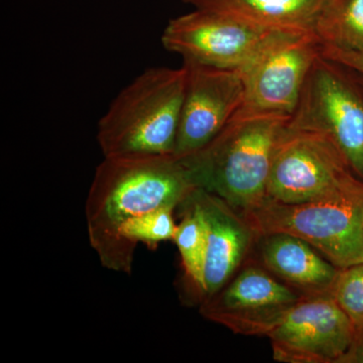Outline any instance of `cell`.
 Returning <instances> with one entry per match:
<instances>
[{
	"instance_id": "obj_15",
	"label": "cell",
	"mask_w": 363,
	"mask_h": 363,
	"mask_svg": "<svg viewBox=\"0 0 363 363\" xmlns=\"http://www.w3.org/2000/svg\"><path fill=\"white\" fill-rule=\"evenodd\" d=\"M314 33L322 45L363 52V0H325Z\"/></svg>"
},
{
	"instance_id": "obj_16",
	"label": "cell",
	"mask_w": 363,
	"mask_h": 363,
	"mask_svg": "<svg viewBox=\"0 0 363 363\" xmlns=\"http://www.w3.org/2000/svg\"><path fill=\"white\" fill-rule=\"evenodd\" d=\"M192 193L181 204L184 206L183 218L177 227L173 241L180 252L186 276L203 296L207 250L206 224L201 208L193 198Z\"/></svg>"
},
{
	"instance_id": "obj_5",
	"label": "cell",
	"mask_w": 363,
	"mask_h": 363,
	"mask_svg": "<svg viewBox=\"0 0 363 363\" xmlns=\"http://www.w3.org/2000/svg\"><path fill=\"white\" fill-rule=\"evenodd\" d=\"M362 190L363 180L331 140L286 123L272 157L267 198L300 204Z\"/></svg>"
},
{
	"instance_id": "obj_18",
	"label": "cell",
	"mask_w": 363,
	"mask_h": 363,
	"mask_svg": "<svg viewBox=\"0 0 363 363\" xmlns=\"http://www.w3.org/2000/svg\"><path fill=\"white\" fill-rule=\"evenodd\" d=\"M330 295L350 318L357 345L363 346V262L340 269Z\"/></svg>"
},
{
	"instance_id": "obj_1",
	"label": "cell",
	"mask_w": 363,
	"mask_h": 363,
	"mask_svg": "<svg viewBox=\"0 0 363 363\" xmlns=\"http://www.w3.org/2000/svg\"><path fill=\"white\" fill-rule=\"evenodd\" d=\"M195 189L185 162L175 155L104 157L85 204L88 238L102 266L130 274L133 262L121 245V226L157 208L176 209Z\"/></svg>"
},
{
	"instance_id": "obj_6",
	"label": "cell",
	"mask_w": 363,
	"mask_h": 363,
	"mask_svg": "<svg viewBox=\"0 0 363 363\" xmlns=\"http://www.w3.org/2000/svg\"><path fill=\"white\" fill-rule=\"evenodd\" d=\"M288 126L328 138L363 180V98L337 64L317 60Z\"/></svg>"
},
{
	"instance_id": "obj_14",
	"label": "cell",
	"mask_w": 363,
	"mask_h": 363,
	"mask_svg": "<svg viewBox=\"0 0 363 363\" xmlns=\"http://www.w3.org/2000/svg\"><path fill=\"white\" fill-rule=\"evenodd\" d=\"M272 32L314 33L325 0H183Z\"/></svg>"
},
{
	"instance_id": "obj_11",
	"label": "cell",
	"mask_w": 363,
	"mask_h": 363,
	"mask_svg": "<svg viewBox=\"0 0 363 363\" xmlns=\"http://www.w3.org/2000/svg\"><path fill=\"white\" fill-rule=\"evenodd\" d=\"M187 86L174 155L190 156L206 147L238 113L245 99L240 72L184 62Z\"/></svg>"
},
{
	"instance_id": "obj_4",
	"label": "cell",
	"mask_w": 363,
	"mask_h": 363,
	"mask_svg": "<svg viewBox=\"0 0 363 363\" xmlns=\"http://www.w3.org/2000/svg\"><path fill=\"white\" fill-rule=\"evenodd\" d=\"M241 215L257 238L279 233L297 236L339 269L363 262V190L300 204L267 197Z\"/></svg>"
},
{
	"instance_id": "obj_8",
	"label": "cell",
	"mask_w": 363,
	"mask_h": 363,
	"mask_svg": "<svg viewBox=\"0 0 363 363\" xmlns=\"http://www.w3.org/2000/svg\"><path fill=\"white\" fill-rule=\"evenodd\" d=\"M267 337L277 362H354L357 333L330 294L303 296Z\"/></svg>"
},
{
	"instance_id": "obj_13",
	"label": "cell",
	"mask_w": 363,
	"mask_h": 363,
	"mask_svg": "<svg viewBox=\"0 0 363 363\" xmlns=\"http://www.w3.org/2000/svg\"><path fill=\"white\" fill-rule=\"evenodd\" d=\"M262 262L274 276L304 296L330 294L340 269L307 241L288 233L259 236Z\"/></svg>"
},
{
	"instance_id": "obj_7",
	"label": "cell",
	"mask_w": 363,
	"mask_h": 363,
	"mask_svg": "<svg viewBox=\"0 0 363 363\" xmlns=\"http://www.w3.org/2000/svg\"><path fill=\"white\" fill-rule=\"evenodd\" d=\"M314 33H277L240 72L245 86L240 109L291 117L308 76L321 57Z\"/></svg>"
},
{
	"instance_id": "obj_10",
	"label": "cell",
	"mask_w": 363,
	"mask_h": 363,
	"mask_svg": "<svg viewBox=\"0 0 363 363\" xmlns=\"http://www.w3.org/2000/svg\"><path fill=\"white\" fill-rule=\"evenodd\" d=\"M302 297L269 272L250 267L213 296L203 298L200 312L206 319L223 325L234 333L267 336Z\"/></svg>"
},
{
	"instance_id": "obj_2",
	"label": "cell",
	"mask_w": 363,
	"mask_h": 363,
	"mask_svg": "<svg viewBox=\"0 0 363 363\" xmlns=\"http://www.w3.org/2000/svg\"><path fill=\"white\" fill-rule=\"evenodd\" d=\"M291 117L240 109L206 147L183 157L196 188L245 213L267 197L274 149Z\"/></svg>"
},
{
	"instance_id": "obj_19",
	"label": "cell",
	"mask_w": 363,
	"mask_h": 363,
	"mask_svg": "<svg viewBox=\"0 0 363 363\" xmlns=\"http://www.w3.org/2000/svg\"><path fill=\"white\" fill-rule=\"evenodd\" d=\"M321 56L332 63L350 69L363 76V52L322 45Z\"/></svg>"
},
{
	"instance_id": "obj_12",
	"label": "cell",
	"mask_w": 363,
	"mask_h": 363,
	"mask_svg": "<svg viewBox=\"0 0 363 363\" xmlns=\"http://www.w3.org/2000/svg\"><path fill=\"white\" fill-rule=\"evenodd\" d=\"M193 198L206 224L207 250L204 293L211 297L233 278L247 257L255 231L247 219L219 196L197 188Z\"/></svg>"
},
{
	"instance_id": "obj_3",
	"label": "cell",
	"mask_w": 363,
	"mask_h": 363,
	"mask_svg": "<svg viewBox=\"0 0 363 363\" xmlns=\"http://www.w3.org/2000/svg\"><path fill=\"white\" fill-rule=\"evenodd\" d=\"M186 86L183 64L147 69L123 88L98 123L104 156L174 155Z\"/></svg>"
},
{
	"instance_id": "obj_9",
	"label": "cell",
	"mask_w": 363,
	"mask_h": 363,
	"mask_svg": "<svg viewBox=\"0 0 363 363\" xmlns=\"http://www.w3.org/2000/svg\"><path fill=\"white\" fill-rule=\"evenodd\" d=\"M214 11L196 9L169 21L162 44L184 62L240 70L276 35Z\"/></svg>"
},
{
	"instance_id": "obj_17",
	"label": "cell",
	"mask_w": 363,
	"mask_h": 363,
	"mask_svg": "<svg viewBox=\"0 0 363 363\" xmlns=\"http://www.w3.org/2000/svg\"><path fill=\"white\" fill-rule=\"evenodd\" d=\"M175 208L161 207L125 222L119 230L121 245L128 259L133 262L138 243L156 247L160 243L174 240L177 227Z\"/></svg>"
}]
</instances>
